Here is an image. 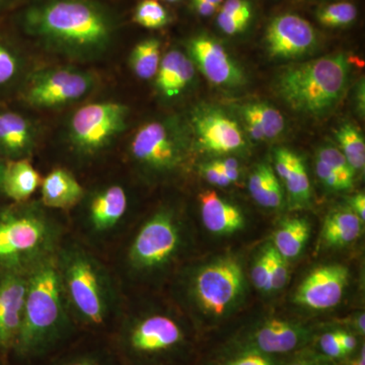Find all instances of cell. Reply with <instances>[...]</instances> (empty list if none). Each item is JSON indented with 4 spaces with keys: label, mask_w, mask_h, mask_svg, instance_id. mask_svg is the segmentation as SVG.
Returning a JSON list of instances; mask_svg holds the SVG:
<instances>
[{
    "label": "cell",
    "mask_w": 365,
    "mask_h": 365,
    "mask_svg": "<svg viewBox=\"0 0 365 365\" xmlns=\"http://www.w3.org/2000/svg\"><path fill=\"white\" fill-rule=\"evenodd\" d=\"M24 32L48 51L72 61H95L116 35L113 14L93 0H39L21 16Z\"/></svg>",
    "instance_id": "obj_1"
},
{
    "label": "cell",
    "mask_w": 365,
    "mask_h": 365,
    "mask_svg": "<svg viewBox=\"0 0 365 365\" xmlns=\"http://www.w3.org/2000/svg\"><path fill=\"white\" fill-rule=\"evenodd\" d=\"M60 281L56 253L28 271V285L14 354L26 364L47 361L78 333Z\"/></svg>",
    "instance_id": "obj_2"
},
{
    "label": "cell",
    "mask_w": 365,
    "mask_h": 365,
    "mask_svg": "<svg viewBox=\"0 0 365 365\" xmlns=\"http://www.w3.org/2000/svg\"><path fill=\"white\" fill-rule=\"evenodd\" d=\"M62 289L78 329L101 332L117 316L118 294L111 274L95 255L76 242L56 252Z\"/></svg>",
    "instance_id": "obj_3"
},
{
    "label": "cell",
    "mask_w": 365,
    "mask_h": 365,
    "mask_svg": "<svg viewBox=\"0 0 365 365\" xmlns=\"http://www.w3.org/2000/svg\"><path fill=\"white\" fill-rule=\"evenodd\" d=\"M42 203L0 206V269L28 271L63 242L58 220Z\"/></svg>",
    "instance_id": "obj_4"
},
{
    "label": "cell",
    "mask_w": 365,
    "mask_h": 365,
    "mask_svg": "<svg viewBox=\"0 0 365 365\" xmlns=\"http://www.w3.org/2000/svg\"><path fill=\"white\" fill-rule=\"evenodd\" d=\"M108 342L123 365H175L188 349L189 338L176 319L155 313L117 322Z\"/></svg>",
    "instance_id": "obj_5"
},
{
    "label": "cell",
    "mask_w": 365,
    "mask_h": 365,
    "mask_svg": "<svg viewBox=\"0 0 365 365\" xmlns=\"http://www.w3.org/2000/svg\"><path fill=\"white\" fill-rule=\"evenodd\" d=\"M349 73V60L340 53L285 69L276 81V88L294 111L321 116L344 95Z\"/></svg>",
    "instance_id": "obj_6"
},
{
    "label": "cell",
    "mask_w": 365,
    "mask_h": 365,
    "mask_svg": "<svg viewBox=\"0 0 365 365\" xmlns=\"http://www.w3.org/2000/svg\"><path fill=\"white\" fill-rule=\"evenodd\" d=\"M188 148V136L174 119L155 120L143 125L130 143V157L140 169L163 175L182 165Z\"/></svg>",
    "instance_id": "obj_7"
},
{
    "label": "cell",
    "mask_w": 365,
    "mask_h": 365,
    "mask_svg": "<svg viewBox=\"0 0 365 365\" xmlns=\"http://www.w3.org/2000/svg\"><path fill=\"white\" fill-rule=\"evenodd\" d=\"M96 83L93 74L83 69L47 67L28 74L16 96L30 107L54 109L83 100Z\"/></svg>",
    "instance_id": "obj_8"
},
{
    "label": "cell",
    "mask_w": 365,
    "mask_h": 365,
    "mask_svg": "<svg viewBox=\"0 0 365 365\" xmlns=\"http://www.w3.org/2000/svg\"><path fill=\"white\" fill-rule=\"evenodd\" d=\"M129 109L118 102L91 103L74 112L68 141L76 153L93 157L107 150L127 127Z\"/></svg>",
    "instance_id": "obj_9"
},
{
    "label": "cell",
    "mask_w": 365,
    "mask_h": 365,
    "mask_svg": "<svg viewBox=\"0 0 365 365\" xmlns=\"http://www.w3.org/2000/svg\"><path fill=\"white\" fill-rule=\"evenodd\" d=\"M181 232L176 217L160 210L139 228L127 253V263L135 272H150L165 267L179 251Z\"/></svg>",
    "instance_id": "obj_10"
},
{
    "label": "cell",
    "mask_w": 365,
    "mask_h": 365,
    "mask_svg": "<svg viewBox=\"0 0 365 365\" xmlns=\"http://www.w3.org/2000/svg\"><path fill=\"white\" fill-rule=\"evenodd\" d=\"M242 282L241 265L234 259H222L197 273L193 294L204 312L222 316L241 294Z\"/></svg>",
    "instance_id": "obj_11"
},
{
    "label": "cell",
    "mask_w": 365,
    "mask_h": 365,
    "mask_svg": "<svg viewBox=\"0 0 365 365\" xmlns=\"http://www.w3.org/2000/svg\"><path fill=\"white\" fill-rule=\"evenodd\" d=\"M28 271L0 269V354L4 357L13 353L18 339Z\"/></svg>",
    "instance_id": "obj_12"
},
{
    "label": "cell",
    "mask_w": 365,
    "mask_h": 365,
    "mask_svg": "<svg viewBox=\"0 0 365 365\" xmlns=\"http://www.w3.org/2000/svg\"><path fill=\"white\" fill-rule=\"evenodd\" d=\"M265 40L271 57L292 59L307 54L316 47L317 34L313 26L302 16L285 14L270 21Z\"/></svg>",
    "instance_id": "obj_13"
},
{
    "label": "cell",
    "mask_w": 365,
    "mask_h": 365,
    "mask_svg": "<svg viewBox=\"0 0 365 365\" xmlns=\"http://www.w3.org/2000/svg\"><path fill=\"white\" fill-rule=\"evenodd\" d=\"M187 50L194 66L213 85L235 88L246 81L241 66L217 41L207 36H197L189 41Z\"/></svg>",
    "instance_id": "obj_14"
},
{
    "label": "cell",
    "mask_w": 365,
    "mask_h": 365,
    "mask_svg": "<svg viewBox=\"0 0 365 365\" xmlns=\"http://www.w3.org/2000/svg\"><path fill=\"white\" fill-rule=\"evenodd\" d=\"M309 338L311 333L304 327L283 319H271L254 329L242 343L235 346L284 356L302 349Z\"/></svg>",
    "instance_id": "obj_15"
},
{
    "label": "cell",
    "mask_w": 365,
    "mask_h": 365,
    "mask_svg": "<svg viewBox=\"0 0 365 365\" xmlns=\"http://www.w3.org/2000/svg\"><path fill=\"white\" fill-rule=\"evenodd\" d=\"M348 278V269L339 264L314 269L299 285L295 302L313 309L337 306L344 294Z\"/></svg>",
    "instance_id": "obj_16"
},
{
    "label": "cell",
    "mask_w": 365,
    "mask_h": 365,
    "mask_svg": "<svg viewBox=\"0 0 365 365\" xmlns=\"http://www.w3.org/2000/svg\"><path fill=\"white\" fill-rule=\"evenodd\" d=\"M192 123L199 145L210 153H235L246 144L237 122L217 110H199Z\"/></svg>",
    "instance_id": "obj_17"
},
{
    "label": "cell",
    "mask_w": 365,
    "mask_h": 365,
    "mask_svg": "<svg viewBox=\"0 0 365 365\" xmlns=\"http://www.w3.org/2000/svg\"><path fill=\"white\" fill-rule=\"evenodd\" d=\"M37 143L38 129L32 120L0 103V158L6 162L30 160Z\"/></svg>",
    "instance_id": "obj_18"
},
{
    "label": "cell",
    "mask_w": 365,
    "mask_h": 365,
    "mask_svg": "<svg viewBox=\"0 0 365 365\" xmlns=\"http://www.w3.org/2000/svg\"><path fill=\"white\" fill-rule=\"evenodd\" d=\"M128 206L126 191L114 184L97 190L86 202V220L95 234H107L119 225Z\"/></svg>",
    "instance_id": "obj_19"
},
{
    "label": "cell",
    "mask_w": 365,
    "mask_h": 365,
    "mask_svg": "<svg viewBox=\"0 0 365 365\" xmlns=\"http://www.w3.org/2000/svg\"><path fill=\"white\" fill-rule=\"evenodd\" d=\"M40 188L41 203L48 209L69 210L83 202L86 196L81 182L63 168H56L43 178Z\"/></svg>",
    "instance_id": "obj_20"
},
{
    "label": "cell",
    "mask_w": 365,
    "mask_h": 365,
    "mask_svg": "<svg viewBox=\"0 0 365 365\" xmlns=\"http://www.w3.org/2000/svg\"><path fill=\"white\" fill-rule=\"evenodd\" d=\"M195 76V66L188 55L170 50L160 60L155 76V88L168 100L178 97L186 90Z\"/></svg>",
    "instance_id": "obj_21"
},
{
    "label": "cell",
    "mask_w": 365,
    "mask_h": 365,
    "mask_svg": "<svg viewBox=\"0 0 365 365\" xmlns=\"http://www.w3.org/2000/svg\"><path fill=\"white\" fill-rule=\"evenodd\" d=\"M43 178L29 158L6 160L2 174L1 193L13 203L30 200L40 188Z\"/></svg>",
    "instance_id": "obj_22"
},
{
    "label": "cell",
    "mask_w": 365,
    "mask_h": 365,
    "mask_svg": "<svg viewBox=\"0 0 365 365\" xmlns=\"http://www.w3.org/2000/svg\"><path fill=\"white\" fill-rule=\"evenodd\" d=\"M204 227L215 235L234 234L242 230L245 218L237 206L223 200L215 191H205L199 196Z\"/></svg>",
    "instance_id": "obj_23"
},
{
    "label": "cell",
    "mask_w": 365,
    "mask_h": 365,
    "mask_svg": "<svg viewBox=\"0 0 365 365\" xmlns=\"http://www.w3.org/2000/svg\"><path fill=\"white\" fill-rule=\"evenodd\" d=\"M275 172L284 182L294 203L304 205L309 202L312 196L311 182L299 155L287 148L276 150Z\"/></svg>",
    "instance_id": "obj_24"
},
{
    "label": "cell",
    "mask_w": 365,
    "mask_h": 365,
    "mask_svg": "<svg viewBox=\"0 0 365 365\" xmlns=\"http://www.w3.org/2000/svg\"><path fill=\"white\" fill-rule=\"evenodd\" d=\"M26 60L18 45L0 35V103L18 95L28 74Z\"/></svg>",
    "instance_id": "obj_25"
},
{
    "label": "cell",
    "mask_w": 365,
    "mask_h": 365,
    "mask_svg": "<svg viewBox=\"0 0 365 365\" xmlns=\"http://www.w3.org/2000/svg\"><path fill=\"white\" fill-rule=\"evenodd\" d=\"M45 365H123L109 342L91 345L67 346L46 361Z\"/></svg>",
    "instance_id": "obj_26"
},
{
    "label": "cell",
    "mask_w": 365,
    "mask_h": 365,
    "mask_svg": "<svg viewBox=\"0 0 365 365\" xmlns=\"http://www.w3.org/2000/svg\"><path fill=\"white\" fill-rule=\"evenodd\" d=\"M361 220L352 209L334 211L324 223L323 240L329 247H343L359 239Z\"/></svg>",
    "instance_id": "obj_27"
},
{
    "label": "cell",
    "mask_w": 365,
    "mask_h": 365,
    "mask_svg": "<svg viewBox=\"0 0 365 365\" xmlns=\"http://www.w3.org/2000/svg\"><path fill=\"white\" fill-rule=\"evenodd\" d=\"M249 190L259 205L266 208H278L283 203V191L275 170L261 163L255 168L250 176Z\"/></svg>",
    "instance_id": "obj_28"
},
{
    "label": "cell",
    "mask_w": 365,
    "mask_h": 365,
    "mask_svg": "<svg viewBox=\"0 0 365 365\" xmlns=\"http://www.w3.org/2000/svg\"><path fill=\"white\" fill-rule=\"evenodd\" d=\"M309 235L311 225L306 218H288L274 234L273 247L287 260L297 258L306 246Z\"/></svg>",
    "instance_id": "obj_29"
},
{
    "label": "cell",
    "mask_w": 365,
    "mask_h": 365,
    "mask_svg": "<svg viewBox=\"0 0 365 365\" xmlns=\"http://www.w3.org/2000/svg\"><path fill=\"white\" fill-rule=\"evenodd\" d=\"M160 60V42L155 38H150L141 41L133 48L129 57V66L137 78L148 81L157 76Z\"/></svg>",
    "instance_id": "obj_30"
},
{
    "label": "cell",
    "mask_w": 365,
    "mask_h": 365,
    "mask_svg": "<svg viewBox=\"0 0 365 365\" xmlns=\"http://www.w3.org/2000/svg\"><path fill=\"white\" fill-rule=\"evenodd\" d=\"M242 119L253 122L260 129L264 139H274L284 130L282 114L266 103H251L242 108Z\"/></svg>",
    "instance_id": "obj_31"
},
{
    "label": "cell",
    "mask_w": 365,
    "mask_h": 365,
    "mask_svg": "<svg viewBox=\"0 0 365 365\" xmlns=\"http://www.w3.org/2000/svg\"><path fill=\"white\" fill-rule=\"evenodd\" d=\"M339 150L347 158L353 170H364L365 165L364 137L352 124H344L336 131Z\"/></svg>",
    "instance_id": "obj_32"
},
{
    "label": "cell",
    "mask_w": 365,
    "mask_h": 365,
    "mask_svg": "<svg viewBox=\"0 0 365 365\" xmlns=\"http://www.w3.org/2000/svg\"><path fill=\"white\" fill-rule=\"evenodd\" d=\"M133 20L146 29H160L170 21L169 13L158 0H141L134 11Z\"/></svg>",
    "instance_id": "obj_33"
},
{
    "label": "cell",
    "mask_w": 365,
    "mask_h": 365,
    "mask_svg": "<svg viewBox=\"0 0 365 365\" xmlns=\"http://www.w3.org/2000/svg\"><path fill=\"white\" fill-rule=\"evenodd\" d=\"M317 18L323 26L339 28L356 20L357 9L350 2H336L319 9Z\"/></svg>",
    "instance_id": "obj_34"
},
{
    "label": "cell",
    "mask_w": 365,
    "mask_h": 365,
    "mask_svg": "<svg viewBox=\"0 0 365 365\" xmlns=\"http://www.w3.org/2000/svg\"><path fill=\"white\" fill-rule=\"evenodd\" d=\"M235 353H228L217 361L209 365H281L277 355H269L265 353L249 349V348L237 347Z\"/></svg>",
    "instance_id": "obj_35"
},
{
    "label": "cell",
    "mask_w": 365,
    "mask_h": 365,
    "mask_svg": "<svg viewBox=\"0 0 365 365\" xmlns=\"http://www.w3.org/2000/svg\"><path fill=\"white\" fill-rule=\"evenodd\" d=\"M317 160L326 163L329 168H331L334 172L337 173L348 184L353 185L355 170H353L350 163H348L347 158H345L339 148H333V146L322 148L317 153Z\"/></svg>",
    "instance_id": "obj_36"
},
{
    "label": "cell",
    "mask_w": 365,
    "mask_h": 365,
    "mask_svg": "<svg viewBox=\"0 0 365 365\" xmlns=\"http://www.w3.org/2000/svg\"><path fill=\"white\" fill-rule=\"evenodd\" d=\"M266 248L270 262L271 290L282 289L288 279L287 260L273 246H267Z\"/></svg>",
    "instance_id": "obj_37"
},
{
    "label": "cell",
    "mask_w": 365,
    "mask_h": 365,
    "mask_svg": "<svg viewBox=\"0 0 365 365\" xmlns=\"http://www.w3.org/2000/svg\"><path fill=\"white\" fill-rule=\"evenodd\" d=\"M252 281L255 287L262 292H272L271 290V276H270V262L267 248L259 255L256 262H255L253 268H252Z\"/></svg>",
    "instance_id": "obj_38"
},
{
    "label": "cell",
    "mask_w": 365,
    "mask_h": 365,
    "mask_svg": "<svg viewBox=\"0 0 365 365\" xmlns=\"http://www.w3.org/2000/svg\"><path fill=\"white\" fill-rule=\"evenodd\" d=\"M319 353L326 359L337 361L344 359L345 355L338 339L336 331H328L322 334L318 339Z\"/></svg>",
    "instance_id": "obj_39"
},
{
    "label": "cell",
    "mask_w": 365,
    "mask_h": 365,
    "mask_svg": "<svg viewBox=\"0 0 365 365\" xmlns=\"http://www.w3.org/2000/svg\"><path fill=\"white\" fill-rule=\"evenodd\" d=\"M316 173L319 179L323 182L325 186L335 190V191H344V190L350 189L352 187V185L348 184L337 173L334 172L331 168H329L322 160H317Z\"/></svg>",
    "instance_id": "obj_40"
},
{
    "label": "cell",
    "mask_w": 365,
    "mask_h": 365,
    "mask_svg": "<svg viewBox=\"0 0 365 365\" xmlns=\"http://www.w3.org/2000/svg\"><path fill=\"white\" fill-rule=\"evenodd\" d=\"M220 11L249 23L251 21L252 6L249 0H225Z\"/></svg>",
    "instance_id": "obj_41"
},
{
    "label": "cell",
    "mask_w": 365,
    "mask_h": 365,
    "mask_svg": "<svg viewBox=\"0 0 365 365\" xmlns=\"http://www.w3.org/2000/svg\"><path fill=\"white\" fill-rule=\"evenodd\" d=\"M217 24L220 30L227 35H235V34L242 33L249 25V21L240 20L234 16H228L220 11L217 16Z\"/></svg>",
    "instance_id": "obj_42"
},
{
    "label": "cell",
    "mask_w": 365,
    "mask_h": 365,
    "mask_svg": "<svg viewBox=\"0 0 365 365\" xmlns=\"http://www.w3.org/2000/svg\"><path fill=\"white\" fill-rule=\"evenodd\" d=\"M284 365H336L335 361L324 357L323 355L317 352H309L304 350V352L297 353V356L294 357Z\"/></svg>",
    "instance_id": "obj_43"
},
{
    "label": "cell",
    "mask_w": 365,
    "mask_h": 365,
    "mask_svg": "<svg viewBox=\"0 0 365 365\" xmlns=\"http://www.w3.org/2000/svg\"><path fill=\"white\" fill-rule=\"evenodd\" d=\"M202 174L210 184L215 185V186L227 187L230 184L222 169L215 162L203 165Z\"/></svg>",
    "instance_id": "obj_44"
},
{
    "label": "cell",
    "mask_w": 365,
    "mask_h": 365,
    "mask_svg": "<svg viewBox=\"0 0 365 365\" xmlns=\"http://www.w3.org/2000/svg\"><path fill=\"white\" fill-rule=\"evenodd\" d=\"M338 339L346 357L352 356L359 349V341L355 334L346 330H336Z\"/></svg>",
    "instance_id": "obj_45"
},
{
    "label": "cell",
    "mask_w": 365,
    "mask_h": 365,
    "mask_svg": "<svg viewBox=\"0 0 365 365\" xmlns=\"http://www.w3.org/2000/svg\"><path fill=\"white\" fill-rule=\"evenodd\" d=\"M218 167L222 169L223 174L227 178L228 181L234 182L239 179V163L235 158H228L222 160H215Z\"/></svg>",
    "instance_id": "obj_46"
},
{
    "label": "cell",
    "mask_w": 365,
    "mask_h": 365,
    "mask_svg": "<svg viewBox=\"0 0 365 365\" xmlns=\"http://www.w3.org/2000/svg\"><path fill=\"white\" fill-rule=\"evenodd\" d=\"M192 6L195 9L197 14L203 16H212L220 7L206 1V0H192Z\"/></svg>",
    "instance_id": "obj_47"
},
{
    "label": "cell",
    "mask_w": 365,
    "mask_h": 365,
    "mask_svg": "<svg viewBox=\"0 0 365 365\" xmlns=\"http://www.w3.org/2000/svg\"><path fill=\"white\" fill-rule=\"evenodd\" d=\"M352 210L359 216L362 222L365 220V196L364 193L357 194L351 199Z\"/></svg>",
    "instance_id": "obj_48"
},
{
    "label": "cell",
    "mask_w": 365,
    "mask_h": 365,
    "mask_svg": "<svg viewBox=\"0 0 365 365\" xmlns=\"http://www.w3.org/2000/svg\"><path fill=\"white\" fill-rule=\"evenodd\" d=\"M349 365H365V347L362 344L361 347L357 350L356 354L350 360Z\"/></svg>",
    "instance_id": "obj_49"
},
{
    "label": "cell",
    "mask_w": 365,
    "mask_h": 365,
    "mask_svg": "<svg viewBox=\"0 0 365 365\" xmlns=\"http://www.w3.org/2000/svg\"><path fill=\"white\" fill-rule=\"evenodd\" d=\"M354 328L359 335L364 336L365 333V316L364 314H359L355 319Z\"/></svg>",
    "instance_id": "obj_50"
},
{
    "label": "cell",
    "mask_w": 365,
    "mask_h": 365,
    "mask_svg": "<svg viewBox=\"0 0 365 365\" xmlns=\"http://www.w3.org/2000/svg\"><path fill=\"white\" fill-rule=\"evenodd\" d=\"M19 0H0V16L6 14L11 7L18 4Z\"/></svg>",
    "instance_id": "obj_51"
},
{
    "label": "cell",
    "mask_w": 365,
    "mask_h": 365,
    "mask_svg": "<svg viewBox=\"0 0 365 365\" xmlns=\"http://www.w3.org/2000/svg\"><path fill=\"white\" fill-rule=\"evenodd\" d=\"M357 98H359V111L364 114V83L362 81L361 86L359 88L357 93Z\"/></svg>",
    "instance_id": "obj_52"
},
{
    "label": "cell",
    "mask_w": 365,
    "mask_h": 365,
    "mask_svg": "<svg viewBox=\"0 0 365 365\" xmlns=\"http://www.w3.org/2000/svg\"><path fill=\"white\" fill-rule=\"evenodd\" d=\"M4 163H6V160H2L1 158H0V197L2 196L1 193V181H2V174H4Z\"/></svg>",
    "instance_id": "obj_53"
},
{
    "label": "cell",
    "mask_w": 365,
    "mask_h": 365,
    "mask_svg": "<svg viewBox=\"0 0 365 365\" xmlns=\"http://www.w3.org/2000/svg\"><path fill=\"white\" fill-rule=\"evenodd\" d=\"M206 1L210 2V4H215V6H222L223 0H206Z\"/></svg>",
    "instance_id": "obj_54"
},
{
    "label": "cell",
    "mask_w": 365,
    "mask_h": 365,
    "mask_svg": "<svg viewBox=\"0 0 365 365\" xmlns=\"http://www.w3.org/2000/svg\"><path fill=\"white\" fill-rule=\"evenodd\" d=\"M4 355L0 354V365H6L4 364Z\"/></svg>",
    "instance_id": "obj_55"
},
{
    "label": "cell",
    "mask_w": 365,
    "mask_h": 365,
    "mask_svg": "<svg viewBox=\"0 0 365 365\" xmlns=\"http://www.w3.org/2000/svg\"><path fill=\"white\" fill-rule=\"evenodd\" d=\"M162 1L176 2V1H179V0H162Z\"/></svg>",
    "instance_id": "obj_56"
}]
</instances>
